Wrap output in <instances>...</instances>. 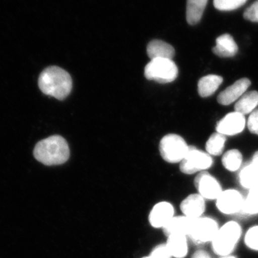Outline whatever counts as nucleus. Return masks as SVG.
Instances as JSON below:
<instances>
[{"instance_id":"30","label":"nucleus","mask_w":258,"mask_h":258,"mask_svg":"<svg viewBox=\"0 0 258 258\" xmlns=\"http://www.w3.org/2000/svg\"><path fill=\"white\" fill-rule=\"evenodd\" d=\"M191 258H211L208 252L203 250H198L193 254Z\"/></svg>"},{"instance_id":"25","label":"nucleus","mask_w":258,"mask_h":258,"mask_svg":"<svg viewBox=\"0 0 258 258\" xmlns=\"http://www.w3.org/2000/svg\"><path fill=\"white\" fill-rule=\"evenodd\" d=\"M247 0H214V5L221 11H231L240 8Z\"/></svg>"},{"instance_id":"32","label":"nucleus","mask_w":258,"mask_h":258,"mask_svg":"<svg viewBox=\"0 0 258 258\" xmlns=\"http://www.w3.org/2000/svg\"><path fill=\"white\" fill-rule=\"evenodd\" d=\"M222 258H236L235 257H234V256H226V257H222Z\"/></svg>"},{"instance_id":"8","label":"nucleus","mask_w":258,"mask_h":258,"mask_svg":"<svg viewBox=\"0 0 258 258\" xmlns=\"http://www.w3.org/2000/svg\"><path fill=\"white\" fill-rule=\"evenodd\" d=\"M195 185L205 200H217L222 192L219 181L207 171H202L196 176Z\"/></svg>"},{"instance_id":"18","label":"nucleus","mask_w":258,"mask_h":258,"mask_svg":"<svg viewBox=\"0 0 258 258\" xmlns=\"http://www.w3.org/2000/svg\"><path fill=\"white\" fill-rule=\"evenodd\" d=\"M239 181L242 187L249 190L258 186V166L252 162L243 166L239 174Z\"/></svg>"},{"instance_id":"12","label":"nucleus","mask_w":258,"mask_h":258,"mask_svg":"<svg viewBox=\"0 0 258 258\" xmlns=\"http://www.w3.org/2000/svg\"><path fill=\"white\" fill-rule=\"evenodd\" d=\"M250 84V81L248 79L238 80L220 93L217 101L221 105L228 106L243 96Z\"/></svg>"},{"instance_id":"7","label":"nucleus","mask_w":258,"mask_h":258,"mask_svg":"<svg viewBox=\"0 0 258 258\" xmlns=\"http://www.w3.org/2000/svg\"><path fill=\"white\" fill-rule=\"evenodd\" d=\"M219 230L215 220L210 217L194 219L189 237L198 244L212 242Z\"/></svg>"},{"instance_id":"17","label":"nucleus","mask_w":258,"mask_h":258,"mask_svg":"<svg viewBox=\"0 0 258 258\" xmlns=\"http://www.w3.org/2000/svg\"><path fill=\"white\" fill-rule=\"evenodd\" d=\"M166 247L170 252L171 257L184 258L188 252V244L186 236L171 235L168 236Z\"/></svg>"},{"instance_id":"20","label":"nucleus","mask_w":258,"mask_h":258,"mask_svg":"<svg viewBox=\"0 0 258 258\" xmlns=\"http://www.w3.org/2000/svg\"><path fill=\"white\" fill-rule=\"evenodd\" d=\"M208 0H187L186 20L189 25H195L201 20Z\"/></svg>"},{"instance_id":"34","label":"nucleus","mask_w":258,"mask_h":258,"mask_svg":"<svg viewBox=\"0 0 258 258\" xmlns=\"http://www.w3.org/2000/svg\"><path fill=\"white\" fill-rule=\"evenodd\" d=\"M257 189H258V186H257Z\"/></svg>"},{"instance_id":"4","label":"nucleus","mask_w":258,"mask_h":258,"mask_svg":"<svg viewBox=\"0 0 258 258\" xmlns=\"http://www.w3.org/2000/svg\"><path fill=\"white\" fill-rule=\"evenodd\" d=\"M178 73L175 62L167 58L153 59L144 69V75L148 80L163 84L173 82L177 78Z\"/></svg>"},{"instance_id":"11","label":"nucleus","mask_w":258,"mask_h":258,"mask_svg":"<svg viewBox=\"0 0 258 258\" xmlns=\"http://www.w3.org/2000/svg\"><path fill=\"white\" fill-rule=\"evenodd\" d=\"M174 217V208L171 203L160 202L153 207L149 220L154 228H164Z\"/></svg>"},{"instance_id":"15","label":"nucleus","mask_w":258,"mask_h":258,"mask_svg":"<svg viewBox=\"0 0 258 258\" xmlns=\"http://www.w3.org/2000/svg\"><path fill=\"white\" fill-rule=\"evenodd\" d=\"M215 55L221 57H234L238 51L237 43L229 34L217 37L216 45L212 49Z\"/></svg>"},{"instance_id":"26","label":"nucleus","mask_w":258,"mask_h":258,"mask_svg":"<svg viewBox=\"0 0 258 258\" xmlns=\"http://www.w3.org/2000/svg\"><path fill=\"white\" fill-rule=\"evenodd\" d=\"M244 242L249 248L258 251V226L249 229L244 237Z\"/></svg>"},{"instance_id":"1","label":"nucleus","mask_w":258,"mask_h":258,"mask_svg":"<svg viewBox=\"0 0 258 258\" xmlns=\"http://www.w3.org/2000/svg\"><path fill=\"white\" fill-rule=\"evenodd\" d=\"M38 86L45 95L62 101L71 93L73 81L67 71L57 66H50L40 74Z\"/></svg>"},{"instance_id":"31","label":"nucleus","mask_w":258,"mask_h":258,"mask_svg":"<svg viewBox=\"0 0 258 258\" xmlns=\"http://www.w3.org/2000/svg\"><path fill=\"white\" fill-rule=\"evenodd\" d=\"M251 162L254 164V165L258 166V151L254 153L253 157H252V161Z\"/></svg>"},{"instance_id":"33","label":"nucleus","mask_w":258,"mask_h":258,"mask_svg":"<svg viewBox=\"0 0 258 258\" xmlns=\"http://www.w3.org/2000/svg\"><path fill=\"white\" fill-rule=\"evenodd\" d=\"M142 258H150V257H149V256H147V257H142Z\"/></svg>"},{"instance_id":"5","label":"nucleus","mask_w":258,"mask_h":258,"mask_svg":"<svg viewBox=\"0 0 258 258\" xmlns=\"http://www.w3.org/2000/svg\"><path fill=\"white\" fill-rule=\"evenodd\" d=\"M189 150V146L182 137L177 134H168L163 137L159 145V151L164 161L171 164L180 163Z\"/></svg>"},{"instance_id":"16","label":"nucleus","mask_w":258,"mask_h":258,"mask_svg":"<svg viewBox=\"0 0 258 258\" xmlns=\"http://www.w3.org/2000/svg\"><path fill=\"white\" fill-rule=\"evenodd\" d=\"M148 56L151 60L157 58H167L172 60L175 50L174 47L169 44L162 41V40H154L148 44L147 46Z\"/></svg>"},{"instance_id":"13","label":"nucleus","mask_w":258,"mask_h":258,"mask_svg":"<svg viewBox=\"0 0 258 258\" xmlns=\"http://www.w3.org/2000/svg\"><path fill=\"white\" fill-rule=\"evenodd\" d=\"M180 208L184 216L191 219L199 218L205 210V199L200 194H192L181 202Z\"/></svg>"},{"instance_id":"28","label":"nucleus","mask_w":258,"mask_h":258,"mask_svg":"<svg viewBox=\"0 0 258 258\" xmlns=\"http://www.w3.org/2000/svg\"><path fill=\"white\" fill-rule=\"evenodd\" d=\"M244 18L249 21L258 23V0L245 10Z\"/></svg>"},{"instance_id":"23","label":"nucleus","mask_w":258,"mask_h":258,"mask_svg":"<svg viewBox=\"0 0 258 258\" xmlns=\"http://www.w3.org/2000/svg\"><path fill=\"white\" fill-rule=\"evenodd\" d=\"M222 164L226 169L236 171L240 169L242 162V155L237 149H232L224 154L222 159Z\"/></svg>"},{"instance_id":"24","label":"nucleus","mask_w":258,"mask_h":258,"mask_svg":"<svg viewBox=\"0 0 258 258\" xmlns=\"http://www.w3.org/2000/svg\"><path fill=\"white\" fill-rule=\"evenodd\" d=\"M242 210L249 215H255L258 213L257 187L249 190L247 198L244 200Z\"/></svg>"},{"instance_id":"21","label":"nucleus","mask_w":258,"mask_h":258,"mask_svg":"<svg viewBox=\"0 0 258 258\" xmlns=\"http://www.w3.org/2000/svg\"><path fill=\"white\" fill-rule=\"evenodd\" d=\"M258 106V92L249 91L244 93L235 106V112L242 115H247L252 113Z\"/></svg>"},{"instance_id":"2","label":"nucleus","mask_w":258,"mask_h":258,"mask_svg":"<svg viewBox=\"0 0 258 258\" xmlns=\"http://www.w3.org/2000/svg\"><path fill=\"white\" fill-rule=\"evenodd\" d=\"M33 154L35 159L44 165H60L69 160L70 149L63 137L55 135L39 142Z\"/></svg>"},{"instance_id":"29","label":"nucleus","mask_w":258,"mask_h":258,"mask_svg":"<svg viewBox=\"0 0 258 258\" xmlns=\"http://www.w3.org/2000/svg\"><path fill=\"white\" fill-rule=\"evenodd\" d=\"M247 124L251 133L258 135V109L254 110L250 113Z\"/></svg>"},{"instance_id":"10","label":"nucleus","mask_w":258,"mask_h":258,"mask_svg":"<svg viewBox=\"0 0 258 258\" xmlns=\"http://www.w3.org/2000/svg\"><path fill=\"white\" fill-rule=\"evenodd\" d=\"M244 115L232 112L228 113L217 123L216 131L225 136H235L241 133L245 127Z\"/></svg>"},{"instance_id":"14","label":"nucleus","mask_w":258,"mask_h":258,"mask_svg":"<svg viewBox=\"0 0 258 258\" xmlns=\"http://www.w3.org/2000/svg\"><path fill=\"white\" fill-rule=\"evenodd\" d=\"M194 219L182 216H174L162 229L166 237L171 235L189 236Z\"/></svg>"},{"instance_id":"6","label":"nucleus","mask_w":258,"mask_h":258,"mask_svg":"<svg viewBox=\"0 0 258 258\" xmlns=\"http://www.w3.org/2000/svg\"><path fill=\"white\" fill-rule=\"evenodd\" d=\"M213 159L208 153L189 146V150L184 159L180 162V170L186 174H193L205 171L211 167Z\"/></svg>"},{"instance_id":"22","label":"nucleus","mask_w":258,"mask_h":258,"mask_svg":"<svg viewBox=\"0 0 258 258\" xmlns=\"http://www.w3.org/2000/svg\"><path fill=\"white\" fill-rule=\"evenodd\" d=\"M226 142V136L215 132L212 134L206 143L207 152L210 156H220L223 152Z\"/></svg>"},{"instance_id":"19","label":"nucleus","mask_w":258,"mask_h":258,"mask_svg":"<svg viewBox=\"0 0 258 258\" xmlns=\"http://www.w3.org/2000/svg\"><path fill=\"white\" fill-rule=\"evenodd\" d=\"M223 79L216 75H209L200 80L198 83V93L200 96L206 98L212 96L222 84Z\"/></svg>"},{"instance_id":"9","label":"nucleus","mask_w":258,"mask_h":258,"mask_svg":"<svg viewBox=\"0 0 258 258\" xmlns=\"http://www.w3.org/2000/svg\"><path fill=\"white\" fill-rule=\"evenodd\" d=\"M216 200L217 209L225 215L237 213L243 208L244 199L237 190L222 191Z\"/></svg>"},{"instance_id":"27","label":"nucleus","mask_w":258,"mask_h":258,"mask_svg":"<svg viewBox=\"0 0 258 258\" xmlns=\"http://www.w3.org/2000/svg\"><path fill=\"white\" fill-rule=\"evenodd\" d=\"M150 258H171L170 252L165 244H161L154 247L151 252Z\"/></svg>"},{"instance_id":"3","label":"nucleus","mask_w":258,"mask_h":258,"mask_svg":"<svg viewBox=\"0 0 258 258\" xmlns=\"http://www.w3.org/2000/svg\"><path fill=\"white\" fill-rule=\"evenodd\" d=\"M241 233L240 225L234 221L227 222L219 228L212 241V249L215 253L222 257L230 255L240 240Z\"/></svg>"}]
</instances>
